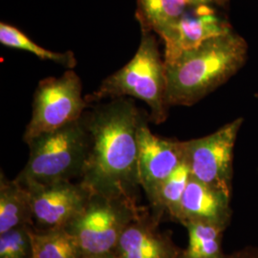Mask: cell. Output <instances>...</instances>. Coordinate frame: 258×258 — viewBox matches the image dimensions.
I'll return each instance as SVG.
<instances>
[{
	"mask_svg": "<svg viewBox=\"0 0 258 258\" xmlns=\"http://www.w3.org/2000/svg\"><path fill=\"white\" fill-rule=\"evenodd\" d=\"M246 40L232 30L165 62L168 106H190L227 83L245 64Z\"/></svg>",
	"mask_w": 258,
	"mask_h": 258,
	"instance_id": "2",
	"label": "cell"
},
{
	"mask_svg": "<svg viewBox=\"0 0 258 258\" xmlns=\"http://www.w3.org/2000/svg\"><path fill=\"white\" fill-rule=\"evenodd\" d=\"M212 3H194L175 24L164 33L165 62L173 60L184 51L200 46L212 37L232 31L227 19L222 18Z\"/></svg>",
	"mask_w": 258,
	"mask_h": 258,
	"instance_id": "10",
	"label": "cell"
},
{
	"mask_svg": "<svg viewBox=\"0 0 258 258\" xmlns=\"http://www.w3.org/2000/svg\"><path fill=\"white\" fill-rule=\"evenodd\" d=\"M25 188L39 229L64 228L83 212L91 196L83 184L72 181Z\"/></svg>",
	"mask_w": 258,
	"mask_h": 258,
	"instance_id": "9",
	"label": "cell"
},
{
	"mask_svg": "<svg viewBox=\"0 0 258 258\" xmlns=\"http://www.w3.org/2000/svg\"><path fill=\"white\" fill-rule=\"evenodd\" d=\"M255 96H256V98H258V94H256V95H255Z\"/></svg>",
	"mask_w": 258,
	"mask_h": 258,
	"instance_id": "23",
	"label": "cell"
},
{
	"mask_svg": "<svg viewBox=\"0 0 258 258\" xmlns=\"http://www.w3.org/2000/svg\"><path fill=\"white\" fill-rule=\"evenodd\" d=\"M243 119L238 118L202 138L183 142L184 163L191 176L231 196L233 152Z\"/></svg>",
	"mask_w": 258,
	"mask_h": 258,
	"instance_id": "7",
	"label": "cell"
},
{
	"mask_svg": "<svg viewBox=\"0 0 258 258\" xmlns=\"http://www.w3.org/2000/svg\"><path fill=\"white\" fill-rule=\"evenodd\" d=\"M137 139L139 182L151 204L162 183L184 163L183 142L153 134L145 118L139 124Z\"/></svg>",
	"mask_w": 258,
	"mask_h": 258,
	"instance_id": "8",
	"label": "cell"
},
{
	"mask_svg": "<svg viewBox=\"0 0 258 258\" xmlns=\"http://www.w3.org/2000/svg\"><path fill=\"white\" fill-rule=\"evenodd\" d=\"M231 196L190 176L182 198L177 222H203L228 228L231 218Z\"/></svg>",
	"mask_w": 258,
	"mask_h": 258,
	"instance_id": "12",
	"label": "cell"
},
{
	"mask_svg": "<svg viewBox=\"0 0 258 258\" xmlns=\"http://www.w3.org/2000/svg\"><path fill=\"white\" fill-rule=\"evenodd\" d=\"M194 0H138L136 17L142 32L156 33L161 37L181 19Z\"/></svg>",
	"mask_w": 258,
	"mask_h": 258,
	"instance_id": "14",
	"label": "cell"
},
{
	"mask_svg": "<svg viewBox=\"0 0 258 258\" xmlns=\"http://www.w3.org/2000/svg\"><path fill=\"white\" fill-rule=\"evenodd\" d=\"M26 144L30 149L29 160L15 179L22 186L80 180L91 145L85 115L60 128L31 139Z\"/></svg>",
	"mask_w": 258,
	"mask_h": 258,
	"instance_id": "3",
	"label": "cell"
},
{
	"mask_svg": "<svg viewBox=\"0 0 258 258\" xmlns=\"http://www.w3.org/2000/svg\"><path fill=\"white\" fill-rule=\"evenodd\" d=\"M224 258H258V248L247 247L231 254L225 255Z\"/></svg>",
	"mask_w": 258,
	"mask_h": 258,
	"instance_id": "20",
	"label": "cell"
},
{
	"mask_svg": "<svg viewBox=\"0 0 258 258\" xmlns=\"http://www.w3.org/2000/svg\"><path fill=\"white\" fill-rule=\"evenodd\" d=\"M33 258H84L74 236L65 228L39 229L29 227Z\"/></svg>",
	"mask_w": 258,
	"mask_h": 258,
	"instance_id": "15",
	"label": "cell"
},
{
	"mask_svg": "<svg viewBox=\"0 0 258 258\" xmlns=\"http://www.w3.org/2000/svg\"><path fill=\"white\" fill-rule=\"evenodd\" d=\"M190 176V170L184 162L178 166L160 185L154 201L150 204L151 212L162 220L167 216L177 222L181 201Z\"/></svg>",
	"mask_w": 258,
	"mask_h": 258,
	"instance_id": "17",
	"label": "cell"
},
{
	"mask_svg": "<svg viewBox=\"0 0 258 258\" xmlns=\"http://www.w3.org/2000/svg\"><path fill=\"white\" fill-rule=\"evenodd\" d=\"M162 219L146 209L122 232L114 250L119 258H180L171 236L159 229Z\"/></svg>",
	"mask_w": 258,
	"mask_h": 258,
	"instance_id": "11",
	"label": "cell"
},
{
	"mask_svg": "<svg viewBox=\"0 0 258 258\" xmlns=\"http://www.w3.org/2000/svg\"><path fill=\"white\" fill-rule=\"evenodd\" d=\"M144 210L126 199L91 194L83 212L64 228L78 241L84 258L111 252L126 227Z\"/></svg>",
	"mask_w": 258,
	"mask_h": 258,
	"instance_id": "5",
	"label": "cell"
},
{
	"mask_svg": "<svg viewBox=\"0 0 258 258\" xmlns=\"http://www.w3.org/2000/svg\"><path fill=\"white\" fill-rule=\"evenodd\" d=\"M85 258H119L114 251L111 252H105V253H102V254H97V255H92V256H88Z\"/></svg>",
	"mask_w": 258,
	"mask_h": 258,
	"instance_id": "21",
	"label": "cell"
},
{
	"mask_svg": "<svg viewBox=\"0 0 258 258\" xmlns=\"http://www.w3.org/2000/svg\"><path fill=\"white\" fill-rule=\"evenodd\" d=\"M84 115L91 145L79 183L91 194L137 203V132L144 117L126 98L114 99Z\"/></svg>",
	"mask_w": 258,
	"mask_h": 258,
	"instance_id": "1",
	"label": "cell"
},
{
	"mask_svg": "<svg viewBox=\"0 0 258 258\" xmlns=\"http://www.w3.org/2000/svg\"><path fill=\"white\" fill-rule=\"evenodd\" d=\"M126 96L146 102L150 109L149 120L162 123L167 118L165 60L156 39L150 32H142L136 54L128 63L102 81L99 88L85 97L88 103Z\"/></svg>",
	"mask_w": 258,
	"mask_h": 258,
	"instance_id": "4",
	"label": "cell"
},
{
	"mask_svg": "<svg viewBox=\"0 0 258 258\" xmlns=\"http://www.w3.org/2000/svg\"><path fill=\"white\" fill-rule=\"evenodd\" d=\"M30 226H21L0 233V258H33Z\"/></svg>",
	"mask_w": 258,
	"mask_h": 258,
	"instance_id": "19",
	"label": "cell"
},
{
	"mask_svg": "<svg viewBox=\"0 0 258 258\" xmlns=\"http://www.w3.org/2000/svg\"><path fill=\"white\" fill-rule=\"evenodd\" d=\"M88 104L83 98L82 81L73 69L59 78L41 80L34 94L32 118L23 135L24 142L81 119Z\"/></svg>",
	"mask_w": 258,
	"mask_h": 258,
	"instance_id": "6",
	"label": "cell"
},
{
	"mask_svg": "<svg viewBox=\"0 0 258 258\" xmlns=\"http://www.w3.org/2000/svg\"><path fill=\"white\" fill-rule=\"evenodd\" d=\"M184 227L188 232V244L180 258L225 257L222 249L225 228L203 222H187Z\"/></svg>",
	"mask_w": 258,
	"mask_h": 258,
	"instance_id": "16",
	"label": "cell"
},
{
	"mask_svg": "<svg viewBox=\"0 0 258 258\" xmlns=\"http://www.w3.org/2000/svg\"><path fill=\"white\" fill-rule=\"evenodd\" d=\"M195 2H204V3H212L214 5H224L229 0H194Z\"/></svg>",
	"mask_w": 258,
	"mask_h": 258,
	"instance_id": "22",
	"label": "cell"
},
{
	"mask_svg": "<svg viewBox=\"0 0 258 258\" xmlns=\"http://www.w3.org/2000/svg\"><path fill=\"white\" fill-rule=\"evenodd\" d=\"M21 226H35L27 189L0 174V233Z\"/></svg>",
	"mask_w": 258,
	"mask_h": 258,
	"instance_id": "13",
	"label": "cell"
},
{
	"mask_svg": "<svg viewBox=\"0 0 258 258\" xmlns=\"http://www.w3.org/2000/svg\"><path fill=\"white\" fill-rule=\"evenodd\" d=\"M0 43L9 48L26 51L37 55L41 60L53 61L68 69H73L77 64V59L73 52L68 51L65 53H57L42 48L18 28L3 22L0 24Z\"/></svg>",
	"mask_w": 258,
	"mask_h": 258,
	"instance_id": "18",
	"label": "cell"
}]
</instances>
